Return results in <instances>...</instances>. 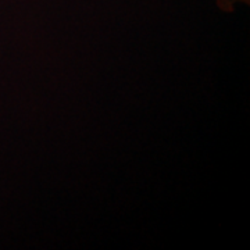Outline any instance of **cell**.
I'll return each mask as SVG.
<instances>
[{
	"mask_svg": "<svg viewBox=\"0 0 250 250\" xmlns=\"http://www.w3.org/2000/svg\"><path fill=\"white\" fill-rule=\"evenodd\" d=\"M218 3V6L224 10H231L232 9L233 3L235 1H245V0H215ZM248 1V0H246Z\"/></svg>",
	"mask_w": 250,
	"mask_h": 250,
	"instance_id": "cell-1",
	"label": "cell"
}]
</instances>
